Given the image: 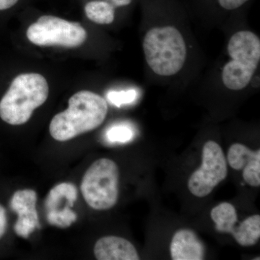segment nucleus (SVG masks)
Segmentation results:
<instances>
[{"label":"nucleus","mask_w":260,"mask_h":260,"mask_svg":"<svg viewBox=\"0 0 260 260\" xmlns=\"http://www.w3.org/2000/svg\"><path fill=\"white\" fill-rule=\"evenodd\" d=\"M248 0H219L220 6L225 10H234L244 5Z\"/></svg>","instance_id":"18"},{"label":"nucleus","mask_w":260,"mask_h":260,"mask_svg":"<svg viewBox=\"0 0 260 260\" xmlns=\"http://www.w3.org/2000/svg\"><path fill=\"white\" fill-rule=\"evenodd\" d=\"M172 259L174 260L204 259V244L190 229H181L174 234L170 245Z\"/></svg>","instance_id":"11"},{"label":"nucleus","mask_w":260,"mask_h":260,"mask_svg":"<svg viewBox=\"0 0 260 260\" xmlns=\"http://www.w3.org/2000/svg\"><path fill=\"white\" fill-rule=\"evenodd\" d=\"M37 195L32 189L15 191L10 201V208L18 214L14 225L15 234L27 239L36 229L40 227L37 210Z\"/></svg>","instance_id":"9"},{"label":"nucleus","mask_w":260,"mask_h":260,"mask_svg":"<svg viewBox=\"0 0 260 260\" xmlns=\"http://www.w3.org/2000/svg\"><path fill=\"white\" fill-rule=\"evenodd\" d=\"M78 198V190L71 183H61L53 187L45 200L48 222L56 227H70L78 215L71 210Z\"/></svg>","instance_id":"8"},{"label":"nucleus","mask_w":260,"mask_h":260,"mask_svg":"<svg viewBox=\"0 0 260 260\" xmlns=\"http://www.w3.org/2000/svg\"><path fill=\"white\" fill-rule=\"evenodd\" d=\"M134 130L127 124H115L107 130V139L112 143H126L134 138Z\"/></svg>","instance_id":"16"},{"label":"nucleus","mask_w":260,"mask_h":260,"mask_svg":"<svg viewBox=\"0 0 260 260\" xmlns=\"http://www.w3.org/2000/svg\"><path fill=\"white\" fill-rule=\"evenodd\" d=\"M107 113V102L104 98L81 90L70 98L66 110L53 117L49 133L57 141H68L96 129L105 120Z\"/></svg>","instance_id":"1"},{"label":"nucleus","mask_w":260,"mask_h":260,"mask_svg":"<svg viewBox=\"0 0 260 260\" xmlns=\"http://www.w3.org/2000/svg\"><path fill=\"white\" fill-rule=\"evenodd\" d=\"M138 97V92L135 89L121 91H109L107 94L109 102L115 107H121L126 104H132L136 100Z\"/></svg>","instance_id":"17"},{"label":"nucleus","mask_w":260,"mask_h":260,"mask_svg":"<svg viewBox=\"0 0 260 260\" xmlns=\"http://www.w3.org/2000/svg\"><path fill=\"white\" fill-rule=\"evenodd\" d=\"M228 161L234 170L243 171V178L249 185L260 186V150H252L241 143H234L228 152Z\"/></svg>","instance_id":"10"},{"label":"nucleus","mask_w":260,"mask_h":260,"mask_svg":"<svg viewBox=\"0 0 260 260\" xmlns=\"http://www.w3.org/2000/svg\"><path fill=\"white\" fill-rule=\"evenodd\" d=\"M119 168L109 158H101L89 167L81 182L87 204L97 210L111 209L119 198Z\"/></svg>","instance_id":"5"},{"label":"nucleus","mask_w":260,"mask_h":260,"mask_svg":"<svg viewBox=\"0 0 260 260\" xmlns=\"http://www.w3.org/2000/svg\"><path fill=\"white\" fill-rule=\"evenodd\" d=\"M215 229L219 232L231 234L238 223L237 213L234 205L229 203H220L210 213Z\"/></svg>","instance_id":"14"},{"label":"nucleus","mask_w":260,"mask_h":260,"mask_svg":"<svg viewBox=\"0 0 260 260\" xmlns=\"http://www.w3.org/2000/svg\"><path fill=\"white\" fill-rule=\"evenodd\" d=\"M94 254L99 260H138L135 246L124 238L109 236L99 239L94 247Z\"/></svg>","instance_id":"12"},{"label":"nucleus","mask_w":260,"mask_h":260,"mask_svg":"<svg viewBox=\"0 0 260 260\" xmlns=\"http://www.w3.org/2000/svg\"><path fill=\"white\" fill-rule=\"evenodd\" d=\"M7 215L5 209L0 205V239L4 236L7 229Z\"/></svg>","instance_id":"19"},{"label":"nucleus","mask_w":260,"mask_h":260,"mask_svg":"<svg viewBox=\"0 0 260 260\" xmlns=\"http://www.w3.org/2000/svg\"><path fill=\"white\" fill-rule=\"evenodd\" d=\"M49 96V85L43 75L24 73L13 80L0 101V118L11 125L25 124Z\"/></svg>","instance_id":"2"},{"label":"nucleus","mask_w":260,"mask_h":260,"mask_svg":"<svg viewBox=\"0 0 260 260\" xmlns=\"http://www.w3.org/2000/svg\"><path fill=\"white\" fill-rule=\"evenodd\" d=\"M85 15L93 23L101 25L112 23L115 18V8L107 1L93 0L84 8Z\"/></svg>","instance_id":"15"},{"label":"nucleus","mask_w":260,"mask_h":260,"mask_svg":"<svg viewBox=\"0 0 260 260\" xmlns=\"http://www.w3.org/2000/svg\"><path fill=\"white\" fill-rule=\"evenodd\" d=\"M228 52L232 60L224 66L223 83L230 90H242L250 83L259 64V37L247 30L237 32L229 41Z\"/></svg>","instance_id":"4"},{"label":"nucleus","mask_w":260,"mask_h":260,"mask_svg":"<svg viewBox=\"0 0 260 260\" xmlns=\"http://www.w3.org/2000/svg\"><path fill=\"white\" fill-rule=\"evenodd\" d=\"M18 3L19 0H0V11L11 9Z\"/></svg>","instance_id":"20"},{"label":"nucleus","mask_w":260,"mask_h":260,"mask_svg":"<svg viewBox=\"0 0 260 260\" xmlns=\"http://www.w3.org/2000/svg\"><path fill=\"white\" fill-rule=\"evenodd\" d=\"M228 165L221 147L213 140L203 148L201 167L188 181V189L197 198H205L226 178Z\"/></svg>","instance_id":"7"},{"label":"nucleus","mask_w":260,"mask_h":260,"mask_svg":"<svg viewBox=\"0 0 260 260\" xmlns=\"http://www.w3.org/2000/svg\"><path fill=\"white\" fill-rule=\"evenodd\" d=\"M107 2L116 8V7L126 6L132 3V0H107Z\"/></svg>","instance_id":"21"},{"label":"nucleus","mask_w":260,"mask_h":260,"mask_svg":"<svg viewBox=\"0 0 260 260\" xmlns=\"http://www.w3.org/2000/svg\"><path fill=\"white\" fill-rule=\"evenodd\" d=\"M87 36L86 30L79 23L53 15L40 17L26 32L29 42L40 47H78L85 43Z\"/></svg>","instance_id":"6"},{"label":"nucleus","mask_w":260,"mask_h":260,"mask_svg":"<svg viewBox=\"0 0 260 260\" xmlns=\"http://www.w3.org/2000/svg\"><path fill=\"white\" fill-rule=\"evenodd\" d=\"M143 50L150 69L160 76L177 74L185 62V42L174 27L150 29L145 34Z\"/></svg>","instance_id":"3"},{"label":"nucleus","mask_w":260,"mask_h":260,"mask_svg":"<svg viewBox=\"0 0 260 260\" xmlns=\"http://www.w3.org/2000/svg\"><path fill=\"white\" fill-rule=\"evenodd\" d=\"M238 244L242 246H254L260 238V215L248 217L231 233Z\"/></svg>","instance_id":"13"}]
</instances>
